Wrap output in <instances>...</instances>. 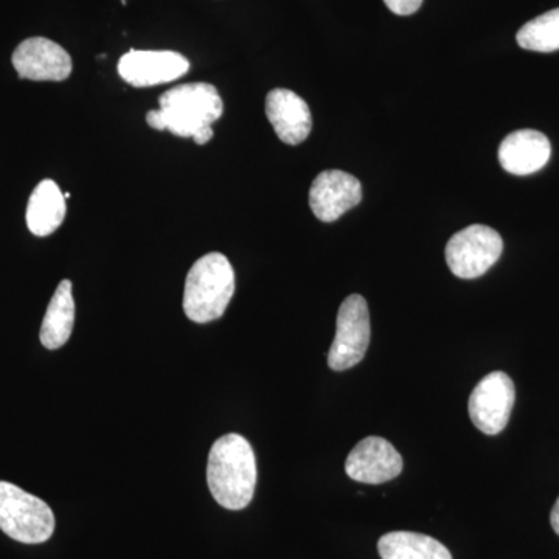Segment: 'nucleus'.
Masks as SVG:
<instances>
[{
    "instance_id": "7",
    "label": "nucleus",
    "mask_w": 559,
    "mask_h": 559,
    "mask_svg": "<svg viewBox=\"0 0 559 559\" xmlns=\"http://www.w3.org/2000/svg\"><path fill=\"white\" fill-rule=\"evenodd\" d=\"M516 389L509 374L492 371L476 385L469 396V418L480 432L498 436L509 425Z\"/></svg>"
},
{
    "instance_id": "11",
    "label": "nucleus",
    "mask_w": 559,
    "mask_h": 559,
    "mask_svg": "<svg viewBox=\"0 0 559 559\" xmlns=\"http://www.w3.org/2000/svg\"><path fill=\"white\" fill-rule=\"evenodd\" d=\"M362 201V186L355 176L341 170L320 173L310 189V207L316 218L334 223Z\"/></svg>"
},
{
    "instance_id": "2",
    "label": "nucleus",
    "mask_w": 559,
    "mask_h": 559,
    "mask_svg": "<svg viewBox=\"0 0 559 559\" xmlns=\"http://www.w3.org/2000/svg\"><path fill=\"white\" fill-rule=\"evenodd\" d=\"M160 109L150 110L146 121L157 131H170L190 138L212 127L224 112V103L215 86L207 83L180 84L159 98Z\"/></svg>"
},
{
    "instance_id": "20",
    "label": "nucleus",
    "mask_w": 559,
    "mask_h": 559,
    "mask_svg": "<svg viewBox=\"0 0 559 559\" xmlns=\"http://www.w3.org/2000/svg\"><path fill=\"white\" fill-rule=\"evenodd\" d=\"M550 524L551 527H554L555 533L559 536V498L557 503H555L554 510H551Z\"/></svg>"
},
{
    "instance_id": "17",
    "label": "nucleus",
    "mask_w": 559,
    "mask_h": 559,
    "mask_svg": "<svg viewBox=\"0 0 559 559\" xmlns=\"http://www.w3.org/2000/svg\"><path fill=\"white\" fill-rule=\"evenodd\" d=\"M518 44L525 50L550 53L559 50V9L547 11L518 32Z\"/></svg>"
},
{
    "instance_id": "19",
    "label": "nucleus",
    "mask_w": 559,
    "mask_h": 559,
    "mask_svg": "<svg viewBox=\"0 0 559 559\" xmlns=\"http://www.w3.org/2000/svg\"><path fill=\"white\" fill-rule=\"evenodd\" d=\"M213 139V130L212 127L204 128V130H201L200 132H197V134L193 135L194 143H198V145H205V143H209L210 140Z\"/></svg>"
},
{
    "instance_id": "13",
    "label": "nucleus",
    "mask_w": 559,
    "mask_h": 559,
    "mask_svg": "<svg viewBox=\"0 0 559 559\" xmlns=\"http://www.w3.org/2000/svg\"><path fill=\"white\" fill-rule=\"evenodd\" d=\"M550 140L543 132L521 130L511 132L499 146V162L503 170L527 176L543 170L550 159Z\"/></svg>"
},
{
    "instance_id": "9",
    "label": "nucleus",
    "mask_w": 559,
    "mask_h": 559,
    "mask_svg": "<svg viewBox=\"0 0 559 559\" xmlns=\"http://www.w3.org/2000/svg\"><path fill=\"white\" fill-rule=\"evenodd\" d=\"M345 471L349 479L380 485L399 477L403 459L393 444L381 437H367L349 452Z\"/></svg>"
},
{
    "instance_id": "21",
    "label": "nucleus",
    "mask_w": 559,
    "mask_h": 559,
    "mask_svg": "<svg viewBox=\"0 0 559 559\" xmlns=\"http://www.w3.org/2000/svg\"><path fill=\"white\" fill-rule=\"evenodd\" d=\"M64 198H66V201H68L70 198V193H64Z\"/></svg>"
},
{
    "instance_id": "10",
    "label": "nucleus",
    "mask_w": 559,
    "mask_h": 559,
    "mask_svg": "<svg viewBox=\"0 0 559 559\" xmlns=\"http://www.w3.org/2000/svg\"><path fill=\"white\" fill-rule=\"evenodd\" d=\"M14 69L20 79L64 81L72 73V58L60 44L47 38L25 39L14 50Z\"/></svg>"
},
{
    "instance_id": "3",
    "label": "nucleus",
    "mask_w": 559,
    "mask_h": 559,
    "mask_svg": "<svg viewBox=\"0 0 559 559\" xmlns=\"http://www.w3.org/2000/svg\"><path fill=\"white\" fill-rule=\"evenodd\" d=\"M235 293V271L219 252L201 257L191 266L183 289V311L197 323L223 318Z\"/></svg>"
},
{
    "instance_id": "16",
    "label": "nucleus",
    "mask_w": 559,
    "mask_h": 559,
    "mask_svg": "<svg viewBox=\"0 0 559 559\" xmlns=\"http://www.w3.org/2000/svg\"><path fill=\"white\" fill-rule=\"evenodd\" d=\"M382 559H452L451 551L440 543L414 532H392L378 540Z\"/></svg>"
},
{
    "instance_id": "6",
    "label": "nucleus",
    "mask_w": 559,
    "mask_h": 559,
    "mask_svg": "<svg viewBox=\"0 0 559 559\" xmlns=\"http://www.w3.org/2000/svg\"><path fill=\"white\" fill-rule=\"evenodd\" d=\"M369 305L359 294L342 301L337 314L336 336L331 344L329 366L331 370L344 371L358 366L370 345Z\"/></svg>"
},
{
    "instance_id": "1",
    "label": "nucleus",
    "mask_w": 559,
    "mask_h": 559,
    "mask_svg": "<svg viewBox=\"0 0 559 559\" xmlns=\"http://www.w3.org/2000/svg\"><path fill=\"white\" fill-rule=\"evenodd\" d=\"M255 452L240 433H227L209 454L207 484L221 507L242 510L252 502L257 487Z\"/></svg>"
},
{
    "instance_id": "18",
    "label": "nucleus",
    "mask_w": 559,
    "mask_h": 559,
    "mask_svg": "<svg viewBox=\"0 0 559 559\" xmlns=\"http://www.w3.org/2000/svg\"><path fill=\"white\" fill-rule=\"evenodd\" d=\"M388 9L399 16H411L417 13L419 7L423 5V0H384Z\"/></svg>"
},
{
    "instance_id": "5",
    "label": "nucleus",
    "mask_w": 559,
    "mask_h": 559,
    "mask_svg": "<svg viewBox=\"0 0 559 559\" xmlns=\"http://www.w3.org/2000/svg\"><path fill=\"white\" fill-rule=\"evenodd\" d=\"M503 250L502 237L484 224L457 231L447 245V263L459 278L481 277L495 266Z\"/></svg>"
},
{
    "instance_id": "12",
    "label": "nucleus",
    "mask_w": 559,
    "mask_h": 559,
    "mask_svg": "<svg viewBox=\"0 0 559 559\" xmlns=\"http://www.w3.org/2000/svg\"><path fill=\"white\" fill-rule=\"evenodd\" d=\"M266 116L278 139L286 145H299L310 135V106L289 90H274L266 97Z\"/></svg>"
},
{
    "instance_id": "4",
    "label": "nucleus",
    "mask_w": 559,
    "mask_h": 559,
    "mask_svg": "<svg viewBox=\"0 0 559 559\" xmlns=\"http://www.w3.org/2000/svg\"><path fill=\"white\" fill-rule=\"evenodd\" d=\"M0 530L24 544H43L55 532V514L44 500L0 481Z\"/></svg>"
},
{
    "instance_id": "8",
    "label": "nucleus",
    "mask_w": 559,
    "mask_h": 559,
    "mask_svg": "<svg viewBox=\"0 0 559 559\" xmlns=\"http://www.w3.org/2000/svg\"><path fill=\"white\" fill-rule=\"evenodd\" d=\"M190 62L183 55L168 50H130L120 58L121 79L135 87H153L171 83L189 72Z\"/></svg>"
},
{
    "instance_id": "15",
    "label": "nucleus",
    "mask_w": 559,
    "mask_h": 559,
    "mask_svg": "<svg viewBox=\"0 0 559 559\" xmlns=\"http://www.w3.org/2000/svg\"><path fill=\"white\" fill-rule=\"evenodd\" d=\"M75 322V300L72 282L62 280L47 307L46 318L40 326L39 340L49 349L61 348L70 340Z\"/></svg>"
},
{
    "instance_id": "14",
    "label": "nucleus",
    "mask_w": 559,
    "mask_h": 559,
    "mask_svg": "<svg viewBox=\"0 0 559 559\" xmlns=\"http://www.w3.org/2000/svg\"><path fill=\"white\" fill-rule=\"evenodd\" d=\"M27 226L36 237H49L60 229L66 218V198L51 179L43 180L33 190L27 205Z\"/></svg>"
}]
</instances>
